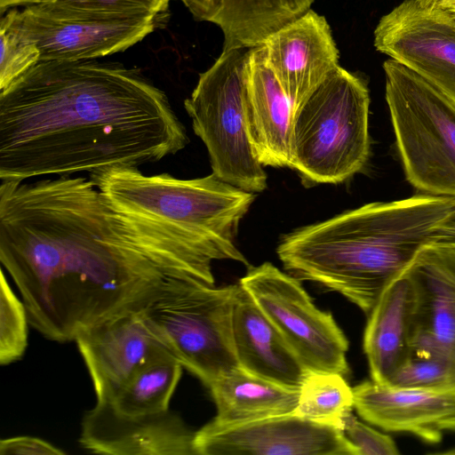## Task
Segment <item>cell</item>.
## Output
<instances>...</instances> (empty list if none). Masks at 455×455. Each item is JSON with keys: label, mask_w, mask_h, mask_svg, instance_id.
<instances>
[{"label": "cell", "mask_w": 455, "mask_h": 455, "mask_svg": "<svg viewBox=\"0 0 455 455\" xmlns=\"http://www.w3.org/2000/svg\"><path fill=\"white\" fill-rule=\"evenodd\" d=\"M0 261L29 324L58 342L178 281L214 286L210 257L116 212L84 177L1 181Z\"/></svg>", "instance_id": "1"}, {"label": "cell", "mask_w": 455, "mask_h": 455, "mask_svg": "<svg viewBox=\"0 0 455 455\" xmlns=\"http://www.w3.org/2000/svg\"><path fill=\"white\" fill-rule=\"evenodd\" d=\"M164 91L111 62L39 61L0 90V179L139 167L182 150Z\"/></svg>", "instance_id": "2"}, {"label": "cell", "mask_w": 455, "mask_h": 455, "mask_svg": "<svg viewBox=\"0 0 455 455\" xmlns=\"http://www.w3.org/2000/svg\"><path fill=\"white\" fill-rule=\"evenodd\" d=\"M454 208L455 197L429 194L371 203L288 234L276 252L285 269L368 315Z\"/></svg>", "instance_id": "3"}, {"label": "cell", "mask_w": 455, "mask_h": 455, "mask_svg": "<svg viewBox=\"0 0 455 455\" xmlns=\"http://www.w3.org/2000/svg\"><path fill=\"white\" fill-rule=\"evenodd\" d=\"M90 180L116 212L158 229L212 260L248 261L235 244L240 220L254 195L213 173L178 179L147 175L138 167L116 166L90 173Z\"/></svg>", "instance_id": "4"}, {"label": "cell", "mask_w": 455, "mask_h": 455, "mask_svg": "<svg viewBox=\"0 0 455 455\" xmlns=\"http://www.w3.org/2000/svg\"><path fill=\"white\" fill-rule=\"evenodd\" d=\"M370 95L365 82L340 66L293 107L290 168L308 185L337 184L370 156Z\"/></svg>", "instance_id": "5"}, {"label": "cell", "mask_w": 455, "mask_h": 455, "mask_svg": "<svg viewBox=\"0 0 455 455\" xmlns=\"http://www.w3.org/2000/svg\"><path fill=\"white\" fill-rule=\"evenodd\" d=\"M241 290L240 283L216 288L180 280L139 312L164 348L210 387L239 366L233 314Z\"/></svg>", "instance_id": "6"}, {"label": "cell", "mask_w": 455, "mask_h": 455, "mask_svg": "<svg viewBox=\"0 0 455 455\" xmlns=\"http://www.w3.org/2000/svg\"><path fill=\"white\" fill-rule=\"evenodd\" d=\"M386 100L407 180L455 197V101L402 63L383 64Z\"/></svg>", "instance_id": "7"}, {"label": "cell", "mask_w": 455, "mask_h": 455, "mask_svg": "<svg viewBox=\"0 0 455 455\" xmlns=\"http://www.w3.org/2000/svg\"><path fill=\"white\" fill-rule=\"evenodd\" d=\"M247 50H222L214 63L200 74L184 107L194 132L207 148L212 173L236 188L258 193L267 188V175L246 130Z\"/></svg>", "instance_id": "8"}, {"label": "cell", "mask_w": 455, "mask_h": 455, "mask_svg": "<svg viewBox=\"0 0 455 455\" xmlns=\"http://www.w3.org/2000/svg\"><path fill=\"white\" fill-rule=\"evenodd\" d=\"M308 371L346 374L348 341L331 314L320 310L299 281L269 262L239 282Z\"/></svg>", "instance_id": "9"}, {"label": "cell", "mask_w": 455, "mask_h": 455, "mask_svg": "<svg viewBox=\"0 0 455 455\" xmlns=\"http://www.w3.org/2000/svg\"><path fill=\"white\" fill-rule=\"evenodd\" d=\"M5 16L40 52V61L86 60L123 52L155 27L156 16H118L67 9L45 0Z\"/></svg>", "instance_id": "10"}, {"label": "cell", "mask_w": 455, "mask_h": 455, "mask_svg": "<svg viewBox=\"0 0 455 455\" xmlns=\"http://www.w3.org/2000/svg\"><path fill=\"white\" fill-rule=\"evenodd\" d=\"M374 46L455 101V18L451 14L404 0L379 20Z\"/></svg>", "instance_id": "11"}, {"label": "cell", "mask_w": 455, "mask_h": 455, "mask_svg": "<svg viewBox=\"0 0 455 455\" xmlns=\"http://www.w3.org/2000/svg\"><path fill=\"white\" fill-rule=\"evenodd\" d=\"M196 455H357L342 431L294 413L238 425L212 420L195 433Z\"/></svg>", "instance_id": "12"}, {"label": "cell", "mask_w": 455, "mask_h": 455, "mask_svg": "<svg viewBox=\"0 0 455 455\" xmlns=\"http://www.w3.org/2000/svg\"><path fill=\"white\" fill-rule=\"evenodd\" d=\"M404 274L411 286V351L455 368V247L426 245Z\"/></svg>", "instance_id": "13"}, {"label": "cell", "mask_w": 455, "mask_h": 455, "mask_svg": "<svg viewBox=\"0 0 455 455\" xmlns=\"http://www.w3.org/2000/svg\"><path fill=\"white\" fill-rule=\"evenodd\" d=\"M195 433L170 410L132 415L97 401L83 418L79 443L98 454L196 455Z\"/></svg>", "instance_id": "14"}, {"label": "cell", "mask_w": 455, "mask_h": 455, "mask_svg": "<svg viewBox=\"0 0 455 455\" xmlns=\"http://www.w3.org/2000/svg\"><path fill=\"white\" fill-rule=\"evenodd\" d=\"M262 45L267 66L293 107L339 67L331 29L312 9L275 31Z\"/></svg>", "instance_id": "15"}, {"label": "cell", "mask_w": 455, "mask_h": 455, "mask_svg": "<svg viewBox=\"0 0 455 455\" xmlns=\"http://www.w3.org/2000/svg\"><path fill=\"white\" fill-rule=\"evenodd\" d=\"M74 340L100 402H112L137 370L164 348L139 311L100 322Z\"/></svg>", "instance_id": "16"}, {"label": "cell", "mask_w": 455, "mask_h": 455, "mask_svg": "<svg viewBox=\"0 0 455 455\" xmlns=\"http://www.w3.org/2000/svg\"><path fill=\"white\" fill-rule=\"evenodd\" d=\"M361 418L389 432L410 433L437 443L455 430V392L398 388L374 380L352 388Z\"/></svg>", "instance_id": "17"}, {"label": "cell", "mask_w": 455, "mask_h": 455, "mask_svg": "<svg viewBox=\"0 0 455 455\" xmlns=\"http://www.w3.org/2000/svg\"><path fill=\"white\" fill-rule=\"evenodd\" d=\"M245 123L252 151L262 165H290V135L293 103L265 60L262 44L245 57Z\"/></svg>", "instance_id": "18"}, {"label": "cell", "mask_w": 455, "mask_h": 455, "mask_svg": "<svg viewBox=\"0 0 455 455\" xmlns=\"http://www.w3.org/2000/svg\"><path fill=\"white\" fill-rule=\"evenodd\" d=\"M233 338L239 367L299 389L308 371L243 287L234 308Z\"/></svg>", "instance_id": "19"}, {"label": "cell", "mask_w": 455, "mask_h": 455, "mask_svg": "<svg viewBox=\"0 0 455 455\" xmlns=\"http://www.w3.org/2000/svg\"><path fill=\"white\" fill-rule=\"evenodd\" d=\"M195 20L216 25L222 50L250 49L311 9L315 0H180Z\"/></svg>", "instance_id": "20"}, {"label": "cell", "mask_w": 455, "mask_h": 455, "mask_svg": "<svg viewBox=\"0 0 455 455\" xmlns=\"http://www.w3.org/2000/svg\"><path fill=\"white\" fill-rule=\"evenodd\" d=\"M410 310L411 286L403 272L384 290L368 315L363 348L372 380L387 384L411 353Z\"/></svg>", "instance_id": "21"}, {"label": "cell", "mask_w": 455, "mask_h": 455, "mask_svg": "<svg viewBox=\"0 0 455 455\" xmlns=\"http://www.w3.org/2000/svg\"><path fill=\"white\" fill-rule=\"evenodd\" d=\"M220 425H238L291 414L299 390L254 375L241 367L224 374L210 387Z\"/></svg>", "instance_id": "22"}, {"label": "cell", "mask_w": 455, "mask_h": 455, "mask_svg": "<svg viewBox=\"0 0 455 455\" xmlns=\"http://www.w3.org/2000/svg\"><path fill=\"white\" fill-rule=\"evenodd\" d=\"M181 369L179 361L162 348L137 370L111 403L132 415L169 410Z\"/></svg>", "instance_id": "23"}, {"label": "cell", "mask_w": 455, "mask_h": 455, "mask_svg": "<svg viewBox=\"0 0 455 455\" xmlns=\"http://www.w3.org/2000/svg\"><path fill=\"white\" fill-rule=\"evenodd\" d=\"M354 407L353 390L342 374L308 371L299 389L294 414L342 431Z\"/></svg>", "instance_id": "24"}, {"label": "cell", "mask_w": 455, "mask_h": 455, "mask_svg": "<svg viewBox=\"0 0 455 455\" xmlns=\"http://www.w3.org/2000/svg\"><path fill=\"white\" fill-rule=\"evenodd\" d=\"M386 385L432 392H455V368L441 358L411 351Z\"/></svg>", "instance_id": "25"}, {"label": "cell", "mask_w": 455, "mask_h": 455, "mask_svg": "<svg viewBox=\"0 0 455 455\" xmlns=\"http://www.w3.org/2000/svg\"><path fill=\"white\" fill-rule=\"evenodd\" d=\"M28 312L12 290L3 270L0 276V363L20 359L28 346Z\"/></svg>", "instance_id": "26"}, {"label": "cell", "mask_w": 455, "mask_h": 455, "mask_svg": "<svg viewBox=\"0 0 455 455\" xmlns=\"http://www.w3.org/2000/svg\"><path fill=\"white\" fill-rule=\"evenodd\" d=\"M40 61L36 44L3 15L0 20V90Z\"/></svg>", "instance_id": "27"}, {"label": "cell", "mask_w": 455, "mask_h": 455, "mask_svg": "<svg viewBox=\"0 0 455 455\" xmlns=\"http://www.w3.org/2000/svg\"><path fill=\"white\" fill-rule=\"evenodd\" d=\"M75 11L118 16L153 15L167 10L170 0H48Z\"/></svg>", "instance_id": "28"}, {"label": "cell", "mask_w": 455, "mask_h": 455, "mask_svg": "<svg viewBox=\"0 0 455 455\" xmlns=\"http://www.w3.org/2000/svg\"><path fill=\"white\" fill-rule=\"evenodd\" d=\"M342 433L357 455H396L399 450L391 436L359 421L351 412L345 418Z\"/></svg>", "instance_id": "29"}, {"label": "cell", "mask_w": 455, "mask_h": 455, "mask_svg": "<svg viewBox=\"0 0 455 455\" xmlns=\"http://www.w3.org/2000/svg\"><path fill=\"white\" fill-rule=\"evenodd\" d=\"M1 455H63L65 451L38 437L21 435L0 441Z\"/></svg>", "instance_id": "30"}, {"label": "cell", "mask_w": 455, "mask_h": 455, "mask_svg": "<svg viewBox=\"0 0 455 455\" xmlns=\"http://www.w3.org/2000/svg\"><path fill=\"white\" fill-rule=\"evenodd\" d=\"M430 244L455 247V208L436 226Z\"/></svg>", "instance_id": "31"}, {"label": "cell", "mask_w": 455, "mask_h": 455, "mask_svg": "<svg viewBox=\"0 0 455 455\" xmlns=\"http://www.w3.org/2000/svg\"><path fill=\"white\" fill-rule=\"evenodd\" d=\"M44 1L45 0H0V14L3 16L4 12L11 7L18 6L20 4H37Z\"/></svg>", "instance_id": "32"}, {"label": "cell", "mask_w": 455, "mask_h": 455, "mask_svg": "<svg viewBox=\"0 0 455 455\" xmlns=\"http://www.w3.org/2000/svg\"><path fill=\"white\" fill-rule=\"evenodd\" d=\"M451 0H419V2L426 7L432 9H443Z\"/></svg>", "instance_id": "33"}, {"label": "cell", "mask_w": 455, "mask_h": 455, "mask_svg": "<svg viewBox=\"0 0 455 455\" xmlns=\"http://www.w3.org/2000/svg\"><path fill=\"white\" fill-rule=\"evenodd\" d=\"M451 14L455 18V0H451L450 3L443 8L440 9Z\"/></svg>", "instance_id": "34"}]
</instances>
